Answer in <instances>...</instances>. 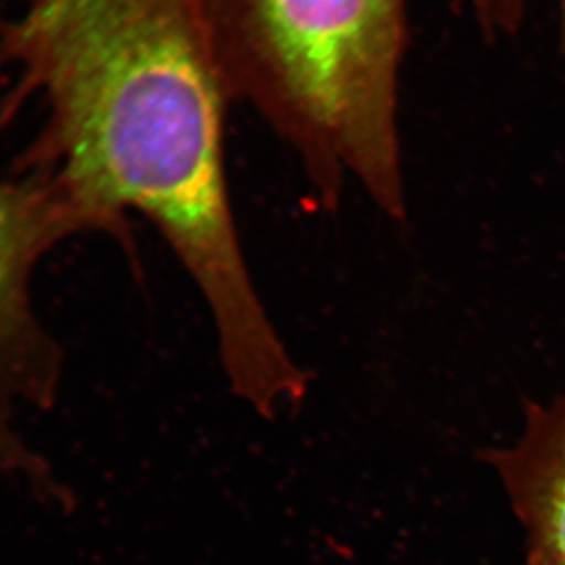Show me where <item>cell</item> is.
Masks as SVG:
<instances>
[{"label":"cell","mask_w":565,"mask_h":565,"mask_svg":"<svg viewBox=\"0 0 565 565\" xmlns=\"http://www.w3.org/2000/svg\"><path fill=\"white\" fill-rule=\"evenodd\" d=\"M13 102L43 126L24 174L60 185L94 232L149 218L201 288L223 359L267 356L278 332L235 228L226 110L204 0H30L0 28Z\"/></svg>","instance_id":"1"},{"label":"cell","mask_w":565,"mask_h":565,"mask_svg":"<svg viewBox=\"0 0 565 565\" xmlns=\"http://www.w3.org/2000/svg\"><path fill=\"white\" fill-rule=\"evenodd\" d=\"M232 104L254 110L337 207L354 180L406 217L401 96L408 0H204Z\"/></svg>","instance_id":"2"},{"label":"cell","mask_w":565,"mask_h":565,"mask_svg":"<svg viewBox=\"0 0 565 565\" xmlns=\"http://www.w3.org/2000/svg\"><path fill=\"white\" fill-rule=\"evenodd\" d=\"M93 230L52 180H0V470L19 473L60 505L66 492L17 431L11 403L54 404L63 356L33 310V273L57 243Z\"/></svg>","instance_id":"3"},{"label":"cell","mask_w":565,"mask_h":565,"mask_svg":"<svg viewBox=\"0 0 565 565\" xmlns=\"http://www.w3.org/2000/svg\"><path fill=\"white\" fill-rule=\"evenodd\" d=\"M481 456L525 527V565H565V398L550 406L529 403L516 445L487 448Z\"/></svg>","instance_id":"4"},{"label":"cell","mask_w":565,"mask_h":565,"mask_svg":"<svg viewBox=\"0 0 565 565\" xmlns=\"http://www.w3.org/2000/svg\"><path fill=\"white\" fill-rule=\"evenodd\" d=\"M489 38L514 33L523 21L525 0H457Z\"/></svg>","instance_id":"5"},{"label":"cell","mask_w":565,"mask_h":565,"mask_svg":"<svg viewBox=\"0 0 565 565\" xmlns=\"http://www.w3.org/2000/svg\"><path fill=\"white\" fill-rule=\"evenodd\" d=\"M562 44L565 52V0H561Z\"/></svg>","instance_id":"6"}]
</instances>
